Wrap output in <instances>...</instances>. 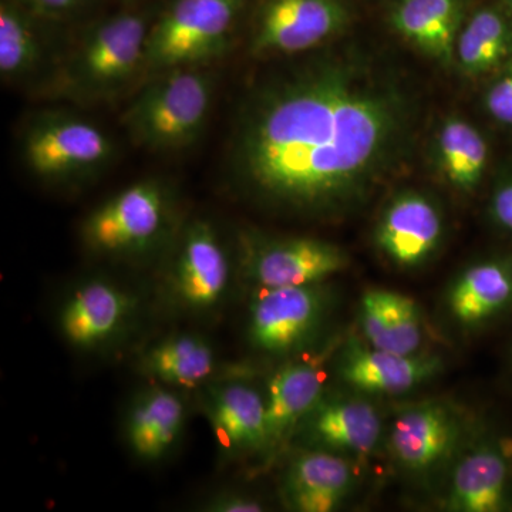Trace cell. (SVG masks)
<instances>
[{
  "instance_id": "484cf974",
  "label": "cell",
  "mask_w": 512,
  "mask_h": 512,
  "mask_svg": "<svg viewBox=\"0 0 512 512\" xmlns=\"http://www.w3.org/2000/svg\"><path fill=\"white\" fill-rule=\"evenodd\" d=\"M511 55L512 28L498 10H478L458 35L456 62L467 76L493 72Z\"/></svg>"
},
{
  "instance_id": "4dcf8cb0",
  "label": "cell",
  "mask_w": 512,
  "mask_h": 512,
  "mask_svg": "<svg viewBox=\"0 0 512 512\" xmlns=\"http://www.w3.org/2000/svg\"><path fill=\"white\" fill-rule=\"evenodd\" d=\"M16 2L33 16L63 19L82 9L87 0H16Z\"/></svg>"
},
{
  "instance_id": "ba28073f",
  "label": "cell",
  "mask_w": 512,
  "mask_h": 512,
  "mask_svg": "<svg viewBox=\"0 0 512 512\" xmlns=\"http://www.w3.org/2000/svg\"><path fill=\"white\" fill-rule=\"evenodd\" d=\"M238 279L255 289L323 284L345 271V249L323 239L268 237L258 231L239 232L235 247Z\"/></svg>"
},
{
  "instance_id": "9c48e42d",
  "label": "cell",
  "mask_w": 512,
  "mask_h": 512,
  "mask_svg": "<svg viewBox=\"0 0 512 512\" xmlns=\"http://www.w3.org/2000/svg\"><path fill=\"white\" fill-rule=\"evenodd\" d=\"M140 306L127 286L109 276H90L64 295L57 308V329L77 352H107L133 332Z\"/></svg>"
},
{
  "instance_id": "ffe728a7",
  "label": "cell",
  "mask_w": 512,
  "mask_h": 512,
  "mask_svg": "<svg viewBox=\"0 0 512 512\" xmlns=\"http://www.w3.org/2000/svg\"><path fill=\"white\" fill-rule=\"evenodd\" d=\"M136 365L151 383L184 393L202 390L217 379L218 356L210 340L200 333L178 332L148 345Z\"/></svg>"
},
{
  "instance_id": "4316f807",
  "label": "cell",
  "mask_w": 512,
  "mask_h": 512,
  "mask_svg": "<svg viewBox=\"0 0 512 512\" xmlns=\"http://www.w3.org/2000/svg\"><path fill=\"white\" fill-rule=\"evenodd\" d=\"M28 12L16 0L0 5V76L20 80L35 73L43 57L39 33Z\"/></svg>"
},
{
  "instance_id": "cb8c5ba5",
  "label": "cell",
  "mask_w": 512,
  "mask_h": 512,
  "mask_svg": "<svg viewBox=\"0 0 512 512\" xmlns=\"http://www.w3.org/2000/svg\"><path fill=\"white\" fill-rule=\"evenodd\" d=\"M446 302L451 318L466 328L500 315L512 303V259H485L468 266L448 288Z\"/></svg>"
},
{
  "instance_id": "7402d4cb",
  "label": "cell",
  "mask_w": 512,
  "mask_h": 512,
  "mask_svg": "<svg viewBox=\"0 0 512 512\" xmlns=\"http://www.w3.org/2000/svg\"><path fill=\"white\" fill-rule=\"evenodd\" d=\"M466 0H397L390 22L417 50L441 64L456 60Z\"/></svg>"
},
{
  "instance_id": "5b68a950",
  "label": "cell",
  "mask_w": 512,
  "mask_h": 512,
  "mask_svg": "<svg viewBox=\"0 0 512 512\" xmlns=\"http://www.w3.org/2000/svg\"><path fill=\"white\" fill-rule=\"evenodd\" d=\"M150 22L141 13H119L92 26L77 43L63 72L66 93L107 100L144 74Z\"/></svg>"
},
{
  "instance_id": "f1b7e54d",
  "label": "cell",
  "mask_w": 512,
  "mask_h": 512,
  "mask_svg": "<svg viewBox=\"0 0 512 512\" xmlns=\"http://www.w3.org/2000/svg\"><path fill=\"white\" fill-rule=\"evenodd\" d=\"M265 505L254 495L237 490H221L212 494L201 504L207 512H262Z\"/></svg>"
},
{
  "instance_id": "30bf717a",
  "label": "cell",
  "mask_w": 512,
  "mask_h": 512,
  "mask_svg": "<svg viewBox=\"0 0 512 512\" xmlns=\"http://www.w3.org/2000/svg\"><path fill=\"white\" fill-rule=\"evenodd\" d=\"M330 309L323 284L255 289L248 306L247 340L266 356H292L312 345Z\"/></svg>"
},
{
  "instance_id": "d4e9b609",
  "label": "cell",
  "mask_w": 512,
  "mask_h": 512,
  "mask_svg": "<svg viewBox=\"0 0 512 512\" xmlns=\"http://www.w3.org/2000/svg\"><path fill=\"white\" fill-rule=\"evenodd\" d=\"M441 174L461 192L476 190L488 164V146L473 124L448 117L436 138Z\"/></svg>"
},
{
  "instance_id": "9a60e30c",
  "label": "cell",
  "mask_w": 512,
  "mask_h": 512,
  "mask_svg": "<svg viewBox=\"0 0 512 512\" xmlns=\"http://www.w3.org/2000/svg\"><path fill=\"white\" fill-rule=\"evenodd\" d=\"M461 434L458 414L440 400L414 404L393 421L389 447L399 466L424 476L446 463Z\"/></svg>"
},
{
  "instance_id": "f546056e",
  "label": "cell",
  "mask_w": 512,
  "mask_h": 512,
  "mask_svg": "<svg viewBox=\"0 0 512 512\" xmlns=\"http://www.w3.org/2000/svg\"><path fill=\"white\" fill-rule=\"evenodd\" d=\"M490 214L498 227L512 234V167L495 184L491 195Z\"/></svg>"
},
{
  "instance_id": "7c38bea8",
  "label": "cell",
  "mask_w": 512,
  "mask_h": 512,
  "mask_svg": "<svg viewBox=\"0 0 512 512\" xmlns=\"http://www.w3.org/2000/svg\"><path fill=\"white\" fill-rule=\"evenodd\" d=\"M348 22L339 0H268L254 36L255 56H293L309 52L338 35Z\"/></svg>"
},
{
  "instance_id": "d6986e66",
  "label": "cell",
  "mask_w": 512,
  "mask_h": 512,
  "mask_svg": "<svg viewBox=\"0 0 512 512\" xmlns=\"http://www.w3.org/2000/svg\"><path fill=\"white\" fill-rule=\"evenodd\" d=\"M382 419L362 399L322 400L303 419L296 434L312 448L362 457L372 453L382 436Z\"/></svg>"
},
{
  "instance_id": "44dd1931",
  "label": "cell",
  "mask_w": 512,
  "mask_h": 512,
  "mask_svg": "<svg viewBox=\"0 0 512 512\" xmlns=\"http://www.w3.org/2000/svg\"><path fill=\"white\" fill-rule=\"evenodd\" d=\"M511 477V460L503 448L480 444L454 468L446 507L457 512L503 511L510 498Z\"/></svg>"
},
{
  "instance_id": "1f68e13d",
  "label": "cell",
  "mask_w": 512,
  "mask_h": 512,
  "mask_svg": "<svg viewBox=\"0 0 512 512\" xmlns=\"http://www.w3.org/2000/svg\"><path fill=\"white\" fill-rule=\"evenodd\" d=\"M508 3H510V5L512 6V0H508Z\"/></svg>"
},
{
  "instance_id": "3957f363",
  "label": "cell",
  "mask_w": 512,
  "mask_h": 512,
  "mask_svg": "<svg viewBox=\"0 0 512 512\" xmlns=\"http://www.w3.org/2000/svg\"><path fill=\"white\" fill-rule=\"evenodd\" d=\"M173 192L156 178L111 195L84 218L87 251L111 261H143L171 247L178 229Z\"/></svg>"
},
{
  "instance_id": "52a82bcc",
  "label": "cell",
  "mask_w": 512,
  "mask_h": 512,
  "mask_svg": "<svg viewBox=\"0 0 512 512\" xmlns=\"http://www.w3.org/2000/svg\"><path fill=\"white\" fill-rule=\"evenodd\" d=\"M242 0H174L148 32L144 74L207 66L227 52Z\"/></svg>"
},
{
  "instance_id": "2e32d148",
  "label": "cell",
  "mask_w": 512,
  "mask_h": 512,
  "mask_svg": "<svg viewBox=\"0 0 512 512\" xmlns=\"http://www.w3.org/2000/svg\"><path fill=\"white\" fill-rule=\"evenodd\" d=\"M338 370L340 379L360 392L396 396L430 382L443 362L429 353L402 355L350 340L340 346Z\"/></svg>"
},
{
  "instance_id": "83f0119b",
  "label": "cell",
  "mask_w": 512,
  "mask_h": 512,
  "mask_svg": "<svg viewBox=\"0 0 512 512\" xmlns=\"http://www.w3.org/2000/svg\"><path fill=\"white\" fill-rule=\"evenodd\" d=\"M485 109L498 123L512 127V63L495 77L484 96Z\"/></svg>"
},
{
  "instance_id": "4fadbf2b",
  "label": "cell",
  "mask_w": 512,
  "mask_h": 512,
  "mask_svg": "<svg viewBox=\"0 0 512 512\" xmlns=\"http://www.w3.org/2000/svg\"><path fill=\"white\" fill-rule=\"evenodd\" d=\"M201 404L222 461L266 454L265 396L251 383L217 377L202 389Z\"/></svg>"
},
{
  "instance_id": "6da1fadb",
  "label": "cell",
  "mask_w": 512,
  "mask_h": 512,
  "mask_svg": "<svg viewBox=\"0 0 512 512\" xmlns=\"http://www.w3.org/2000/svg\"><path fill=\"white\" fill-rule=\"evenodd\" d=\"M417 126V94L393 70L322 53L249 90L229 138V184L272 214L336 220L407 163Z\"/></svg>"
},
{
  "instance_id": "603a6c76",
  "label": "cell",
  "mask_w": 512,
  "mask_h": 512,
  "mask_svg": "<svg viewBox=\"0 0 512 512\" xmlns=\"http://www.w3.org/2000/svg\"><path fill=\"white\" fill-rule=\"evenodd\" d=\"M359 313L367 345L402 355L420 353L423 315L410 296L389 289H367L360 298Z\"/></svg>"
},
{
  "instance_id": "8992f818",
  "label": "cell",
  "mask_w": 512,
  "mask_h": 512,
  "mask_svg": "<svg viewBox=\"0 0 512 512\" xmlns=\"http://www.w3.org/2000/svg\"><path fill=\"white\" fill-rule=\"evenodd\" d=\"M20 154L37 180L76 185L106 170L116 147L93 121L69 111H43L23 131Z\"/></svg>"
},
{
  "instance_id": "7a4b0ae2",
  "label": "cell",
  "mask_w": 512,
  "mask_h": 512,
  "mask_svg": "<svg viewBox=\"0 0 512 512\" xmlns=\"http://www.w3.org/2000/svg\"><path fill=\"white\" fill-rule=\"evenodd\" d=\"M215 86L207 66L178 67L148 77L123 114L128 137L151 153L194 146L210 120Z\"/></svg>"
},
{
  "instance_id": "e0dca14e",
  "label": "cell",
  "mask_w": 512,
  "mask_h": 512,
  "mask_svg": "<svg viewBox=\"0 0 512 512\" xmlns=\"http://www.w3.org/2000/svg\"><path fill=\"white\" fill-rule=\"evenodd\" d=\"M187 416L183 392L151 383L133 397L124 414L128 450L141 463H160L183 439Z\"/></svg>"
},
{
  "instance_id": "8fae6325",
  "label": "cell",
  "mask_w": 512,
  "mask_h": 512,
  "mask_svg": "<svg viewBox=\"0 0 512 512\" xmlns=\"http://www.w3.org/2000/svg\"><path fill=\"white\" fill-rule=\"evenodd\" d=\"M340 338L329 339L320 348H306L292 355L271 376L266 390V456L285 446L303 419L322 400L328 379V363L340 349Z\"/></svg>"
},
{
  "instance_id": "277c9868",
  "label": "cell",
  "mask_w": 512,
  "mask_h": 512,
  "mask_svg": "<svg viewBox=\"0 0 512 512\" xmlns=\"http://www.w3.org/2000/svg\"><path fill=\"white\" fill-rule=\"evenodd\" d=\"M235 278V254L211 221L195 218L178 229L171 244L161 298L175 312L210 316L227 303Z\"/></svg>"
},
{
  "instance_id": "ac0fdd59",
  "label": "cell",
  "mask_w": 512,
  "mask_h": 512,
  "mask_svg": "<svg viewBox=\"0 0 512 512\" xmlns=\"http://www.w3.org/2000/svg\"><path fill=\"white\" fill-rule=\"evenodd\" d=\"M356 473L345 457L322 448H309L292 458L282 478L281 494L289 510H338L352 493Z\"/></svg>"
},
{
  "instance_id": "5bb4252c",
  "label": "cell",
  "mask_w": 512,
  "mask_h": 512,
  "mask_svg": "<svg viewBox=\"0 0 512 512\" xmlns=\"http://www.w3.org/2000/svg\"><path fill=\"white\" fill-rule=\"evenodd\" d=\"M444 217L439 204L423 192H397L380 214L375 232L377 248L399 268L426 264L439 249Z\"/></svg>"
}]
</instances>
